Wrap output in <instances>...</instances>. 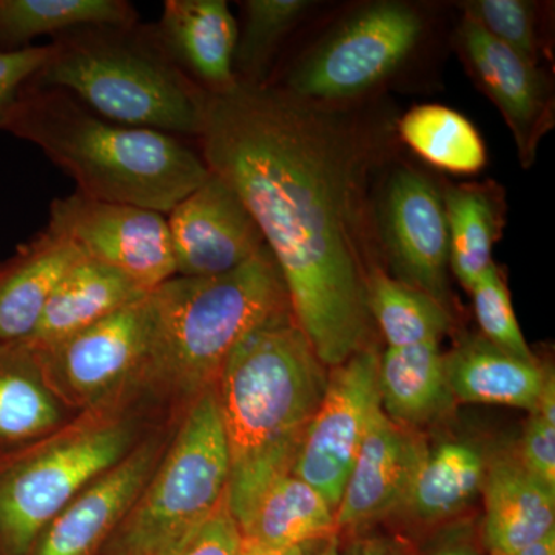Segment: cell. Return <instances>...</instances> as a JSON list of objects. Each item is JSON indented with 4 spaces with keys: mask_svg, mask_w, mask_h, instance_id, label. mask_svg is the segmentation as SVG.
<instances>
[{
    "mask_svg": "<svg viewBox=\"0 0 555 555\" xmlns=\"http://www.w3.org/2000/svg\"><path fill=\"white\" fill-rule=\"evenodd\" d=\"M478 326L486 341L526 361H537L534 353L521 334L509 291L495 264L470 288Z\"/></svg>",
    "mask_w": 555,
    "mask_h": 555,
    "instance_id": "cell-31",
    "label": "cell"
},
{
    "mask_svg": "<svg viewBox=\"0 0 555 555\" xmlns=\"http://www.w3.org/2000/svg\"><path fill=\"white\" fill-rule=\"evenodd\" d=\"M465 17L489 36L539 64L534 7L524 0H473L463 3Z\"/></svg>",
    "mask_w": 555,
    "mask_h": 555,
    "instance_id": "cell-32",
    "label": "cell"
},
{
    "mask_svg": "<svg viewBox=\"0 0 555 555\" xmlns=\"http://www.w3.org/2000/svg\"><path fill=\"white\" fill-rule=\"evenodd\" d=\"M312 3L306 0H247L244 27L236 43V82L264 86L266 69L281 40L301 21Z\"/></svg>",
    "mask_w": 555,
    "mask_h": 555,
    "instance_id": "cell-30",
    "label": "cell"
},
{
    "mask_svg": "<svg viewBox=\"0 0 555 555\" xmlns=\"http://www.w3.org/2000/svg\"><path fill=\"white\" fill-rule=\"evenodd\" d=\"M35 353L24 343L0 341V443H20L46 433L60 418L36 379Z\"/></svg>",
    "mask_w": 555,
    "mask_h": 555,
    "instance_id": "cell-29",
    "label": "cell"
},
{
    "mask_svg": "<svg viewBox=\"0 0 555 555\" xmlns=\"http://www.w3.org/2000/svg\"><path fill=\"white\" fill-rule=\"evenodd\" d=\"M398 131L416 156L438 170L476 175L485 167L483 139L470 120L455 109L418 105L401 118Z\"/></svg>",
    "mask_w": 555,
    "mask_h": 555,
    "instance_id": "cell-27",
    "label": "cell"
},
{
    "mask_svg": "<svg viewBox=\"0 0 555 555\" xmlns=\"http://www.w3.org/2000/svg\"><path fill=\"white\" fill-rule=\"evenodd\" d=\"M208 171L235 190L286 284L292 313L327 369L367 347L364 179L352 131L286 90L236 82L208 93Z\"/></svg>",
    "mask_w": 555,
    "mask_h": 555,
    "instance_id": "cell-1",
    "label": "cell"
},
{
    "mask_svg": "<svg viewBox=\"0 0 555 555\" xmlns=\"http://www.w3.org/2000/svg\"><path fill=\"white\" fill-rule=\"evenodd\" d=\"M343 555H409L398 543L385 537H361L353 540Z\"/></svg>",
    "mask_w": 555,
    "mask_h": 555,
    "instance_id": "cell-37",
    "label": "cell"
},
{
    "mask_svg": "<svg viewBox=\"0 0 555 555\" xmlns=\"http://www.w3.org/2000/svg\"><path fill=\"white\" fill-rule=\"evenodd\" d=\"M78 248L50 229L0 266V341L31 337L62 276L80 257Z\"/></svg>",
    "mask_w": 555,
    "mask_h": 555,
    "instance_id": "cell-21",
    "label": "cell"
},
{
    "mask_svg": "<svg viewBox=\"0 0 555 555\" xmlns=\"http://www.w3.org/2000/svg\"><path fill=\"white\" fill-rule=\"evenodd\" d=\"M513 555H555V529Z\"/></svg>",
    "mask_w": 555,
    "mask_h": 555,
    "instance_id": "cell-39",
    "label": "cell"
},
{
    "mask_svg": "<svg viewBox=\"0 0 555 555\" xmlns=\"http://www.w3.org/2000/svg\"><path fill=\"white\" fill-rule=\"evenodd\" d=\"M53 43L16 51H0V131H5L11 115L28 83L46 67Z\"/></svg>",
    "mask_w": 555,
    "mask_h": 555,
    "instance_id": "cell-34",
    "label": "cell"
},
{
    "mask_svg": "<svg viewBox=\"0 0 555 555\" xmlns=\"http://www.w3.org/2000/svg\"><path fill=\"white\" fill-rule=\"evenodd\" d=\"M47 229L145 292L177 276L167 218L159 211L75 192L50 204Z\"/></svg>",
    "mask_w": 555,
    "mask_h": 555,
    "instance_id": "cell-10",
    "label": "cell"
},
{
    "mask_svg": "<svg viewBox=\"0 0 555 555\" xmlns=\"http://www.w3.org/2000/svg\"><path fill=\"white\" fill-rule=\"evenodd\" d=\"M166 218L178 276L222 275L268 247L246 204L214 173Z\"/></svg>",
    "mask_w": 555,
    "mask_h": 555,
    "instance_id": "cell-11",
    "label": "cell"
},
{
    "mask_svg": "<svg viewBox=\"0 0 555 555\" xmlns=\"http://www.w3.org/2000/svg\"><path fill=\"white\" fill-rule=\"evenodd\" d=\"M379 356L364 347L328 372L323 400L302 433L292 473L323 495L337 511L358 451L382 409Z\"/></svg>",
    "mask_w": 555,
    "mask_h": 555,
    "instance_id": "cell-9",
    "label": "cell"
},
{
    "mask_svg": "<svg viewBox=\"0 0 555 555\" xmlns=\"http://www.w3.org/2000/svg\"><path fill=\"white\" fill-rule=\"evenodd\" d=\"M153 31L170 60L207 93L235 86L240 30L224 0H167Z\"/></svg>",
    "mask_w": 555,
    "mask_h": 555,
    "instance_id": "cell-18",
    "label": "cell"
},
{
    "mask_svg": "<svg viewBox=\"0 0 555 555\" xmlns=\"http://www.w3.org/2000/svg\"><path fill=\"white\" fill-rule=\"evenodd\" d=\"M425 441L383 412L372 418L347 477L337 511L338 532H360L400 513Z\"/></svg>",
    "mask_w": 555,
    "mask_h": 555,
    "instance_id": "cell-15",
    "label": "cell"
},
{
    "mask_svg": "<svg viewBox=\"0 0 555 555\" xmlns=\"http://www.w3.org/2000/svg\"><path fill=\"white\" fill-rule=\"evenodd\" d=\"M147 295L118 270L80 255L54 288L38 327L22 343L31 352H47Z\"/></svg>",
    "mask_w": 555,
    "mask_h": 555,
    "instance_id": "cell-20",
    "label": "cell"
},
{
    "mask_svg": "<svg viewBox=\"0 0 555 555\" xmlns=\"http://www.w3.org/2000/svg\"><path fill=\"white\" fill-rule=\"evenodd\" d=\"M35 86L67 91L102 118L199 138L208 93L170 60L153 28L89 27L53 40Z\"/></svg>",
    "mask_w": 555,
    "mask_h": 555,
    "instance_id": "cell-5",
    "label": "cell"
},
{
    "mask_svg": "<svg viewBox=\"0 0 555 555\" xmlns=\"http://www.w3.org/2000/svg\"><path fill=\"white\" fill-rule=\"evenodd\" d=\"M241 555H306L305 547H269L244 539Z\"/></svg>",
    "mask_w": 555,
    "mask_h": 555,
    "instance_id": "cell-38",
    "label": "cell"
},
{
    "mask_svg": "<svg viewBox=\"0 0 555 555\" xmlns=\"http://www.w3.org/2000/svg\"><path fill=\"white\" fill-rule=\"evenodd\" d=\"M518 462L537 478L555 489V423L532 412L524 437L514 451Z\"/></svg>",
    "mask_w": 555,
    "mask_h": 555,
    "instance_id": "cell-35",
    "label": "cell"
},
{
    "mask_svg": "<svg viewBox=\"0 0 555 555\" xmlns=\"http://www.w3.org/2000/svg\"><path fill=\"white\" fill-rule=\"evenodd\" d=\"M243 545L244 537L225 494L208 516L190 526L155 555H241Z\"/></svg>",
    "mask_w": 555,
    "mask_h": 555,
    "instance_id": "cell-33",
    "label": "cell"
},
{
    "mask_svg": "<svg viewBox=\"0 0 555 555\" xmlns=\"http://www.w3.org/2000/svg\"><path fill=\"white\" fill-rule=\"evenodd\" d=\"M230 466L228 436L210 387L196 398L177 441L131 509L118 555H155L203 520L228 494Z\"/></svg>",
    "mask_w": 555,
    "mask_h": 555,
    "instance_id": "cell-6",
    "label": "cell"
},
{
    "mask_svg": "<svg viewBox=\"0 0 555 555\" xmlns=\"http://www.w3.org/2000/svg\"><path fill=\"white\" fill-rule=\"evenodd\" d=\"M444 369L455 401L524 409L531 414L550 375L539 361L511 356L483 337L460 343L444 356Z\"/></svg>",
    "mask_w": 555,
    "mask_h": 555,
    "instance_id": "cell-22",
    "label": "cell"
},
{
    "mask_svg": "<svg viewBox=\"0 0 555 555\" xmlns=\"http://www.w3.org/2000/svg\"><path fill=\"white\" fill-rule=\"evenodd\" d=\"M378 228L387 254L404 276L401 281L444 305L449 233L443 195L436 185L420 171L397 170L379 198Z\"/></svg>",
    "mask_w": 555,
    "mask_h": 555,
    "instance_id": "cell-12",
    "label": "cell"
},
{
    "mask_svg": "<svg viewBox=\"0 0 555 555\" xmlns=\"http://www.w3.org/2000/svg\"><path fill=\"white\" fill-rule=\"evenodd\" d=\"M378 387L383 412L408 429L436 422L455 403L438 343L387 347L379 356Z\"/></svg>",
    "mask_w": 555,
    "mask_h": 555,
    "instance_id": "cell-24",
    "label": "cell"
},
{
    "mask_svg": "<svg viewBox=\"0 0 555 555\" xmlns=\"http://www.w3.org/2000/svg\"><path fill=\"white\" fill-rule=\"evenodd\" d=\"M456 42L474 78L505 116L521 163L529 166L540 138L553 120L545 76L534 62L492 38L467 17L460 24Z\"/></svg>",
    "mask_w": 555,
    "mask_h": 555,
    "instance_id": "cell-14",
    "label": "cell"
},
{
    "mask_svg": "<svg viewBox=\"0 0 555 555\" xmlns=\"http://www.w3.org/2000/svg\"><path fill=\"white\" fill-rule=\"evenodd\" d=\"M422 35V16L406 3L369 5L299 62L286 91L310 104L352 100L392 75Z\"/></svg>",
    "mask_w": 555,
    "mask_h": 555,
    "instance_id": "cell-8",
    "label": "cell"
},
{
    "mask_svg": "<svg viewBox=\"0 0 555 555\" xmlns=\"http://www.w3.org/2000/svg\"><path fill=\"white\" fill-rule=\"evenodd\" d=\"M422 555H483L465 529H452L437 535Z\"/></svg>",
    "mask_w": 555,
    "mask_h": 555,
    "instance_id": "cell-36",
    "label": "cell"
},
{
    "mask_svg": "<svg viewBox=\"0 0 555 555\" xmlns=\"http://www.w3.org/2000/svg\"><path fill=\"white\" fill-rule=\"evenodd\" d=\"M137 10L126 0H0V51L28 49L33 40L89 27H131Z\"/></svg>",
    "mask_w": 555,
    "mask_h": 555,
    "instance_id": "cell-25",
    "label": "cell"
},
{
    "mask_svg": "<svg viewBox=\"0 0 555 555\" xmlns=\"http://www.w3.org/2000/svg\"><path fill=\"white\" fill-rule=\"evenodd\" d=\"M150 339L142 374L199 397L241 339L292 313L286 284L268 247L215 276H173L149 292Z\"/></svg>",
    "mask_w": 555,
    "mask_h": 555,
    "instance_id": "cell-4",
    "label": "cell"
},
{
    "mask_svg": "<svg viewBox=\"0 0 555 555\" xmlns=\"http://www.w3.org/2000/svg\"><path fill=\"white\" fill-rule=\"evenodd\" d=\"M449 233V268L470 291L494 264L492 248L499 240L500 211L488 190L454 185L443 193Z\"/></svg>",
    "mask_w": 555,
    "mask_h": 555,
    "instance_id": "cell-28",
    "label": "cell"
},
{
    "mask_svg": "<svg viewBox=\"0 0 555 555\" xmlns=\"http://www.w3.org/2000/svg\"><path fill=\"white\" fill-rule=\"evenodd\" d=\"M367 302L387 347L440 345L451 327L447 306L404 281L393 280L378 266L369 270Z\"/></svg>",
    "mask_w": 555,
    "mask_h": 555,
    "instance_id": "cell-26",
    "label": "cell"
},
{
    "mask_svg": "<svg viewBox=\"0 0 555 555\" xmlns=\"http://www.w3.org/2000/svg\"><path fill=\"white\" fill-rule=\"evenodd\" d=\"M318 555H343L341 550H339L338 535L332 537L327 542H324Z\"/></svg>",
    "mask_w": 555,
    "mask_h": 555,
    "instance_id": "cell-40",
    "label": "cell"
},
{
    "mask_svg": "<svg viewBox=\"0 0 555 555\" xmlns=\"http://www.w3.org/2000/svg\"><path fill=\"white\" fill-rule=\"evenodd\" d=\"M129 443L126 426H101L40 454L0 462V554H30L83 488L118 465Z\"/></svg>",
    "mask_w": 555,
    "mask_h": 555,
    "instance_id": "cell-7",
    "label": "cell"
},
{
    "mask_svg": "<svg viewBox=\"0 0 555 555\" xmlns=\"http://www.w3.org/2000/svg\"><path fill=\"white\" fill-rule=\"evenodd\" d=\"M244 539L269 547H308L338 535L335 511L291 469L228 489Z\"/></svg>",
    "mask_w": 555,
    "mask_h": 555,
    "instance_id": "cell-16",
    "label": "cell"
},
{
    "mask_svg": "<svg viewBox=\"0 0 555 555\" xmlns=\"http://www.w3.org/2000/svg\"><path fill=\"white\" fill-rule=\"evenodd\" d=\"M156 455L155 444H145L83 489L42 532L33 555L93 553L147 486Z\"/></svg>",
    "mask_w": 555,
    "mask_h": 555,
    "instance_id": "cell-17",
    "label": "cell"
},
{
    "mask_svg": "<svg viewBox=\"0 0 555 555\" xmlns=\"http://www.w3.org/2000/svg\"><path fill=\"white\" fill-rule=\"evenodd\" d=\"M486 467L483 449L474 441L425 443L401 511L422 525L451 520L480 494Z\"/></svg>",
    "mask_w": 555,
    "mask_h": 555,
    "instance_id": "cell-23",
    "label": "cell"
},
{
    "mask_svg": "<svg viewBox=\"0 0 555 555\" xmlns=\"http://www.w3.org/2000/svg\"><path fill=\"white\" fill-rule=\"evenodd\" d=\"M483 543L489 555H513L555 529V489L513 452L488 459L483 488Z\"/></svg>",
    "mask_w": 555,
    "mask_h": 555,
    "instance_id": "cell-19",
    "label": "cell"
},
{
    "mask_svg": "<svg viewBox=\"0 0 555 555\" xmlns=\"http://www.w3.org/2000/svg\"><path fill=\"white\" fill-rule=\"evenodd\" d=\"M327 383V367L294 313L241 339L215 385L232 463L229 485L292 470Z\"/></svg>",
    "mask_w": 555,
    "mask_h": 555,
    "instance_id": "cell-3",
    "label": "cell"
},
{
    "mask_svg": "<svg viewBox=\"0 0 555 555\" xmlns=\"http://www.w3.org/2000/svg\"><path fill=\"white\" fill-rule=\"evenodd\" d=\"M147 297L116 310L47 352H33L40 371L56 378L64 392L79 401L96 400L127 378L142 374L150 339Z\"/></svg>",
    "mask_w": 555,
    "mask_h": 555,
    "instance_id": "cell-13",
    "label": "cell"
},
{
    "mask_svg": "<svg viewBox=\"0 0 555 555\" xmlns=\"http://www.w3.org/2000/svg\"><path fill=\"white\" fill-rule=\"evenodd\" d=\"M5 131L42 150L76 192L105 203L167 215L210 175L181 138L102 118L67 91L33 82Z\"/></svg>",
    "mask_w": 555,
    "mask_h": 555,
    "instance_id": "cell-2",
    "label": "cell"
}]
</instances>
